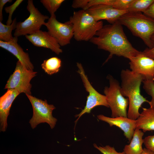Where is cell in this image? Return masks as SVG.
I'll return each mask as SVG.
<instances>
[{"mask_svg": "<svg viewBox=\"0 0 154 154\" xmlns=\"http://www.w3.org/2000/svg\"><path fill=\"white\" fill-rule=\"evenodd\" d=\"M130 69L142 76L143 80H154V60L144 55L141 51L129 59Z\"/></svg>", "mask_w": 154, "mask_h": 154, "instance_id": "11", "label": "cell"}, {"mask_svg": "<svg viewBox=\"0 0 154 154\" xmlns=\"http://www.w3.org/2000/svg\"><path fill=\"white\" fill-rule=\"evenodd\" d=\"M108 79L110 86L105 87L104 92L112 111V117H127L129 100L124 98L121 94L119 82L111 76H109Z\"/></svg>", "mask_w": 154, "mask_h": 154, "instance_id": "5", "label": "cell"}, {"mask_svg": "<svg viewBox=\"0 0 154 154\" xmlns=\"http://www.w3.org/2000/svg\"><path fill=\"white\" fill-rule=\"evenodd\" d=\"M145 132L154 131V107L143 108V110L136 119V127Z\"/></svg>", "mask_w": 154, "mask_h": 154, "instance_id": "17", "label": "cell"}, {"mask_svg": "<svg viewBox=\"0 0 154 154\" xmlns=\"http://www.w3.org/2000/svg\"><path fill=\"white\" fill-rule=\"evenodd\" d=\"M61 61L59 58L54 57L45 60L41 64L42 69L50 75L59 72L61 66Z\"/></svg>", "mask_w": 154, "mask_h": 154, "instance_id": "19", "label": "cell"}, {"mask_svg": "<svg viewBox=\"0 0 154 154\" xmlns=\"http://www.w3.org/2000/svg\"><path fill=\"white\" fill-rule=\"evenodd\" d=\"M77 66L78 68L77 72L80 75L86 90L89 93V95L84 109L79 114L75 116V117H78L76 122L83 115L86 113H90L93 108L97 106H103L109 107L106 96L98 92L90 83L85 74L82 64L77 62Z\"/></svg>", "mask_w": 154, "mask_h": 154, "instance_id": "9", "label": "cell"}, {"mask_svg": "<svg viewBox=\"0 0 154 154\" xmlns=\"http://www.w3.org/2000/svg\"><path fill=\"white\" fill-rule=\"evenodd\" d=\"M18 37H14L12 40L8 42L0 40V46L14 55L27 68L33 70L34 66L29 54L25 52L18 44Z\"/></svg>", "mask_w": 154, "mask_h": 154, "instance_id": "16", "label": "cell"}, {"mask_svg": "<svg viewBox=\"0 0 154 154\" xmlns=\"http://www.w3.org/2000/svg\"><path fill=\"white\" fill-rule=\"evenodd\" d=\"M23 1V0H17L12 5L5 8L6 13L9 14L8 19L6 22L7 25H9L11 24L13 21L12 19V17L13 13Z\"/></svg>", "mask_w": 154, "mask_h": 154, "instance_id": "24", "label": "cell"}, {"mask_svg": "<svg viewBox=\"0 0 154 154\" xmlns=\"http://www.w3.org/2000/svg\"><path fill=\"white\" fill-rule=\"evenodd\" d=\"M97 117L99 120L108 123L111 127L115 126L119 128L123 132L126 138L130 141L136 129V120L123 116L110 117L102 114Z\"/></svg>", "mask_w": 154, "mask_h": 154, "instance_id": "14", "label": "cell"}, {"mask_svg": "<svg viewBox=\"0 0 154 154\" xmlns=\"http://www.w3.org/2000/svg\"><path fill=\"white\" fill-rule=\"evenodd\" d=\"M86 11L96 21L105 20L110 24L118 21L121 16L128 12L116 9L112 5H105L94 6Z\"/></svg>", "mask_w": 154, "mask_h": 154, "instance_id": "12", "label": "cell"}, {"mask_svg": "<svg viewBox=\"0 0 154 154\" xmlns=\"http://www.w3.org/2000/svg\"><path fill=\"white\" fill-rule=\"evenodd\" d=\"M17 23L16 18L9 25H5L0 22V40L8 42L13 39L14 37L12 36V32L16 29Z\"/></svg>", "mask_w": 154, "mask_h": 154, "instance_id": "20", "label": "cell"}, {"mask_svg": "<svg viewBox=\"0 0 154 154\" xmlns=\"http://www.w3.org/2000/svg\"><path fill=\"white\" fill-rule=\"evenodd\" d=\"M69 21L73 26V37L78 41H90L103 26L102 21H96L86 11L83 9L74 11Z\"/></svg>", "mask_w": 154, "mask_h": 154, "instance_id": "4", "label": "cell"}, {"mask_svg": "<svg viewBox=\"0 0 154 154\" xmlns=\"http://www.w3.org/2000/svg\"><path fill=\"white\" fill-rule=\"evenodd\" d=\"M26 95L30 100L32 106L33 115L29 123L33 129L41 123H46L53 128L56 124L57 119L53 117L52 111L55 109L52 104H49L46 100H42L31 95Z\"/></svg>", "mask_w": 154, "mask_h": 154, "instance_id": "7", "label": "cell"}, {"mask_svg": "<svg viewBox=\"0 0 154 154\" xmlns=\"http://www.w3.org/2000/svg\"><path fill=\"white\" fill-rule=\"evenodd\" d=\"M120 77L121 93L129 100L127 117L136 120L140 115L139 109L143 104L149 102L140 93V87L143 80V77L128 69L122 70Z\"/></svg>", "mask_w": 154, "mask_h": 154, "instance_id": "2", "label": "cell"}, {"mask_svg": "<svg viewBox=\"0 0 154 154\" xmlns=\"http://www.w3.org/2000/svg\"><path fill=\"white\" fill-rule=\"evenodd\" d=\"M20 93L17 90L8 89L0 98V131L4 132L7 127V118L12 104Z\"/></svg>", "mask_w": 154, "mask_h": 154, "instance_id": "15", "label": "cell"}, {"mask_svg": "<svg viewBox=\"0 0 154 154\" xmlns=\"http://www.w3.org/2000/svg\"><path fill=\"white\" fill-rule=\"evenodd\" d=\"M144 132L136 129L129 144L125 145L123 150L125 154H141L143 151L142 146L143 143Z\"/></svg>", "mask_w": 154, "mask_h": 154, "instance_id": "18", "label": "cell"}, {"mask_svg": "<svg viewBox=\"0 0 154 154\" xmlns=\"http://www.w3.org/2000/svg\"><path fill=\"white\" fill-rule=\"evenodd\" d=\"M143 13L154 20V2Z\"/></svg>", "mask_w": 154, "mask_h": 154, "instance_id": "31", "label": "cell"}, {"mask_svg": "<svg viewBox=\"0 0 154 154\" xmlns=\"http://www.w3.org/2000/svg\"><path fill=\"white\" fill-rule=\"evenodd\" d=\"M133 0H115L112 5L115 9L122 11L127 10Z\"/></svg>", "mask_w": 154, "mask_h": 154, "instance_id": "26", "label": "cell"}, {"mask_svg": "<svg viewBox=\"0 0 154 154\" xmlns=\"http://www.w3.org/2000/svg\"><path fill=\"white\" fill-rule=\"evenodd\" d=\"M27 8L29 12V16L24 21L17 22L14 37H18L36 33L40 30L42 26L45 23V21L49 18L48 16L42 14L35 7L32 0H28Z\"/></svg>", "mask_w": 154, "mask_h": 154, "instance_id": "6", "label": "cell"}, {"mask_svg": "<svg viewBox=\"0 0 154 154\" xmlns=\"http://www.w3.org/2000/svg\"><path fill=\"white\" fill-rule=\"evenodd\" d=\"M64 0H41L40 2L51 16L59 8Z\"/></svg>", "mask_w": 154, "mask_h": 154, "instance_id": "22", "label": "cell"}, {"mask_svg": "<svg viewBox=\"0 0 154 154\" xmlns=\"http://www.w3.org/2000/svg\"><path fill=\"white\" fill-rule=\"evenodd\" d=\"M12 0H0V22L3 20L2 10L4 5L7 2H11Z\"/></svg>", "mask_w": 154, "mask_h": 154, "instance_id": "32", "label": "cell"}, {"mask_svg": "<svg viewBox=\"0 0 154 154\" xmlns=\"http://www.w3.org/2000/svg\"><path fill=\"white\" fill-rule=\"evenodd\" d=\"M154 2V0H133L127 10L128 12L143 13Z\"/></svg>", "mask_w": 154, "mask_h": 154, "instance_id": "21", "label": "cell"}, {"mask_svg": "<svg viewBox=\"0 0 154 154\" xmlns=\"http://www.w3.org/2000/svg\"><path fill=\"white\" fill-rule=\"evenodd\" d=\"M141 154H154L152 152L145 148L143 149V151Z\"/></svg>", "mask_w": 154, "mask_h": 154, "instance_id": "33", "label": "cell"}, {"mask_svg": "<svg viewBox=\"0 0 154 154\" xmlns=\"http://www.w3.org/2000/svg\"><path fill=\"white\" fill-rule=\"evenodd\" d=\"M143 141L145 148L154 154V135L145 137L143 139Z\"/></svg>", "mask_w": 154, "mask_h": 154, "instance_id": "28", "label": "cell"}, {"mask_svg": "<svg viewBox=\"0 0 154 154\" xmlns=\"http://www.w3.org/2000/svg\"><path fill=\"white\" fill-rule=\"evenodd\" d=\"M151 40L154 45V35L152 37ZM142 52L145 55L154 60V46L151 48H146Z\"/></svg>", "mask_w": 154, "mask_h": 154, "instance_id": "30", "label": "cell"}, {"mask_svg": "<svg viewBox=\"0 0 154 154\" xmlns=\"http://www.w3.org/2000/svg\"><path fill=\"white\" fill-rule=\"evenodd\" d=\"M25 37L35 46L49 48L57 54L62 52L61 46L56 40L48 31L40 30Z\"/></svg>", "mask_w": 154, "mask_h": 154, "instance_id": "13", "label": "cell"}, {"mask_svg": "<svg viewBox=\"0 0 154 154\" xmlns=\"http://www.w3.org/2000/svg\"><path fill=\"white\" fill-rule=\"evenodd\" d=\"M37 73L25 67L17 61L15 70L7 81L5 89H15L20 93L31 95L32 85L30 82Z\"/></svg>", "mask_w": 154, "mask_h": 154, "instance_id": "8", "label": "cell"}, {"mask_svg": "<svg viewBox=\"0 0 154 154\" xmlns=\"http://www.w3.org/2000/svg\"><path fill=\"white\" fill-rule=\"evenodd\" d=\"M94 146L103 154H125L123 151L121 152H117L114 147L110 145H107L105 146H98L94 143Z\"/></svg>", "mask_w": 154, "mask_h": 154, "instance_id": "25", "label": "cell"}, {"mask_svg": "<svg viewBox=\"0 0 154 154\" xmlns=\"http://www.w3.org/2000/svg\"><path fill=\"white\" fill-rule=\"evenodd\" d=\"M118 21L128 28L132 34L140 38L148 48L154 45L151 40L154 35V20L143 13L127 12L121 16Z\"/></svg>", "mask_w": 154, "mask_h": 154, "instance_id": "3", "label": "cell"}, {"mask_svg": "<svg viewBox=\"0 0 154 154\" xmlns=\"http://www.w3.org/2000/svg\"><path fill=\"white\" fill-rule=\"evenodd\" d=\"M44 25L60 46L69 44L74 37L73 26L71 22L69 20L64 23L60 22L57 20L55 14L51 16Z\"/></svg>", "mask_w": 154, "mask_h": 154, "instance_id": "10", "label": "cell"}, {"mask_svg": "<svg viewBox=\"0 0 154 154\" xmlns=\"http://www.w3.org/2000/svg\"><path fill=\"white\" fill-rule=\"evenodd\" d=\"M89 0H74L72 1V7L73 8H81L84 10Z\"/></svg>", "mask_w": 154, "mask_h": 154, "instance_id": "29", "label": "cell"}, {"mask_svg": "<svg viewBox=\"0 0 154 154\" xmlns=\"http://www.w3.org/2000/svg\"><path fill=\"white\" fill-rule=\"evenodd\" d=\"M115 0H89L85 10H86L90 7L96 5H112Z\"/></svg>", "mask_w": 154, "mask_h": 154, "instance_id": "27", "label": "cell"}, {"mask_svg": "<svg viewBox=\"0 0 154 154\" xmlns=\"http://www.w3.org/2000/svg\"><path fill=\"white\" fill-rule=\"evenodd\" d=\"M142 83L143 89L146 93L151 97V100L149 104L150 107H154V80H144Z\"/></svg>", "mask_w": 154, "mask_h": 154, "instance_id": "23", "label": "cell"}, {"mask_svg": "<svg viewBox=\"0 0 154 154\" xmlns=\"http://www.w3.org/2000/svg\"><path fill=\"white\" fill-rule=\"evenodd\" d=\"M122 26L118 20L113 24L103 26L90 41L98 48L110 52L105 62L114 55L129 59L141 52L132 46L125 35Z\"/></svg>", "mask_w": 154, "mask_h": 154, "instance_id": "1", "label": "cell"}]
</instances>
